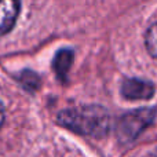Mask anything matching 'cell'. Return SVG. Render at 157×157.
Returning a JSON list of instances; mask_svg holds the SVG:
<instances>
[{
  "instance_id": "cell-1",
  "label": "cell",
  "mask_w": 157,
  "mask_h": 157,
  "mask_svg": "<svg viewBox=\"0 0 157 157\" xmlns=\"http://www.w3.org/2000/svg\"><path fill=\"white\" fill-rule=\"evenodd\" d=\"M58 121L63 127L77 131L78 134L97 135L105 134L108 130V114L103 109L84 108L68 109L58 114Z\"/></svg>"
},
{
  "instance_id": "cell-2",
  "label": "cell",
  "mask_w": 157,
  "mask_h": 157,
  "mask_svg": "<svg viewBox=\"0 0 157 157\" xmlns=\"http://www.w3.org/2000/svg\"><path fill=\"white\" fill-rule=\"evenodd\" d=\"M153 117H155L153 109H138V110L124 114L120 120V135L125 141L134 139L147 124H150Z\"/></svg>"
},
{
  "instance_id": "cell-3",
  "label": "cell",
  "mask_w": 157,
  "mask_h": 157,
  "mask_svg": "<svg viewBox=\"0 0 157 157\" xmlns=\"http://www.w3.org/2000/svg\"><path fill=\"white\" fill-rule=\"evenodd\" d=\"M121 95L130 101L149 99L155 95V86L141 78H125L121 84Z\"/></svg>"
},
{
  "instance_id": "cell-4",
  "label": "cell",
  "mask_w": 157,
  "mask_h": 157,
  "mask_svg": "<svg viewBox=\"0 0 157 157\" xmlns=\"http://www.w3.org/2000/svg\"><path fill=\"white\" fill-rule=\"evenodd\" d=\"M19 7L21 4L18 2L13 0L0 2V36L13 29L19 14Z\"/></svg>"
},
{
  "instance_id": "cell-5",
  "label": "cell",
  "mask_w": 157,
  "mask_h": 157,
  "mask_svg": "<svg viewBox=\"0 0 157 157\" xmlns=\"http://www.w3.org/2000/svg\"><path fill=\"white\" fill-rule=\"evenodd\" d=\"M73 63V51L69 48H62L57 52L54 61H52V68L59 78H65L68 76V72Z\"/></svg>"
},
{
  "instance_id": "cell-6",
  "label": "cell",
  "mask_w": 157,
  "mask_h": 157,
  "mask_svg": "<svg viewBox=\"0 0 157 157\" xmlns=\"http://www.w3.org/2000/svg\"><path fill=\"white\" fill-rule=\"evenodd\" d=\"M145 44H146L147 52L157 59V22H155L147 29L146 36H145Z\"/></svg>"
},
{
  "instance_id": "cell-7",
  "label": "cell",
  "mask_w": 157,
  "mask_h": 157,
  "mask_svg": "<svg viewBox=\"0 0 157 157\" xmlns=\"http://www.w3.org/2000/svg\"><path fill=\"white\" fill-rule=\"evenodd\" d=\"M3 121H4V109H3V105L0 102V127H2Z\"/></svg>"
}]
</instances>
